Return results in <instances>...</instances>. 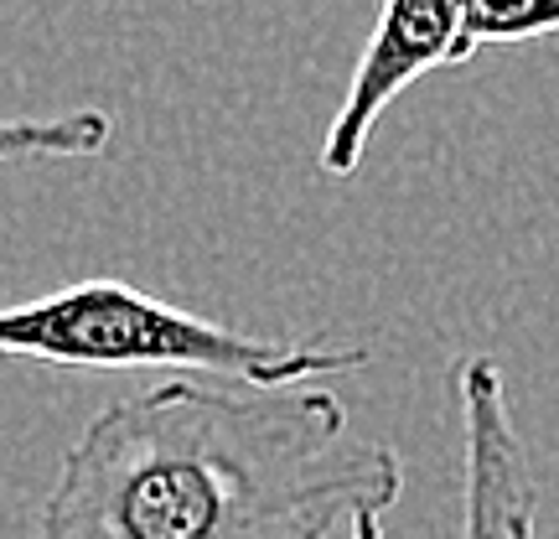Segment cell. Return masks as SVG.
<instances>
[{
  "label": "cell",
  "instance_id": "obj_1",
  "mask_svg": "<svg viewBox=\"0 0 559 539\" xmlns=\"http://www.w3.org/2000/svg\"><path fill=\"white\" fill-rule=\"evenodd\" d=\"M400 488L326 389L166 379L73 436L32 539H332Z\"/></svg>",
  "mask_w": 559,
  "mask_h": 539
},
{
  "label": "cell",
  "instance_id": "obj_3",
  "mask_svg": "<svg viewBox=\"0 0 559 539\" xmlns=\"http://www.w3.org/2000/svg\"><path fill=\"white\" fill-rule=\"evenodd\" d=\"M461 16H466V0H383L379 26H373V37H368L358 68H353L347 99H342L337 120L321 140V172L326 177L358 172L383 109L400 99L409 83H419L430 68L466 62Z\"/></svg>",
  "mask_w": 559,
  "mask_h": 539
},
{
  "label": "cell",
  "instance_id": "obj_6",
  "mask_svg": "<svg viewBox=\"0 0 559 539\" xmlns=\"http://www.w3.org/2000/svg\"><path fill=\"white\" fill-rule=\"evenodd\" d=\"M559 32V0H466L461 16V52L472 58L481 47L508 42H539Z\"/></svg>",
  "mask_w": 559,
  "mask_h": 539
},
{
  "label": "cell",
  "instance_id": "obj_4",
  "mask_svg": "<svg viewBox=\"0 0 559 539\" xmlns=\"http://www.w3.org/2000/svg\"><path fill=\"white\" fill-rule=\"evenodd\" d=\"M461 539H534L539 493L508 415L498 359H461Z\"/></svg>",
  "mask_w": 559,
  "mask_h": 539
},
{
  "label": "cell",
  "instance_id": "obj_7",
  "mask_svg": "<svg viewBox=\"0 0 559 539\" xmlns=\"http://www.w3.org/2000/svg\"><path fill=\"white\" fill-rule=\"evenodd\" d=\"M347 539H383V514H379V508L353 514V519H347Z\"/></svg>",
  "mask_w": 559,
  "mask_h": 539
},
{
  "label": "cell",
  "instance_id": "obj_5",
  "mask_svg": "<svg viewBox=\"0 0 559 539\" xmlns=\"http://www.w3.org/2000/svg\"><path fill=\"white\" fill-rule=\"evenodd\" d=\"M115 140V120L104 109H73L47 120H0V166L5 161H88Z\"/></svg>",
  "mask_w": 559,
  "mask_h": 539
},
{
  "label": "cell",
  "instance_id": "obj_2",
  "mask_svg": "<svg viewBox=\"0 0 559 539\" xmlns=\"http://www.w3.org/2000/svg\"><path fill=\"white\" fill-rule=\"evenodd\" d=\"M0 359L52 363L79 374L171 368L223 374L239 384H311L326 374H358L368 348L264 342L239 327L192 317L124 280H79L37 301L0 306Z\"/></svg>",
  "mask_w": 559,
  "mask_h": 539
}]
</instances>
